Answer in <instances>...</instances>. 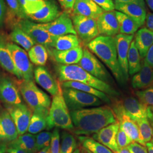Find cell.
<instances>
[{
  "mask_svg": "<svg viewBox=\"0 0 153 153\" xmlns=\"http://www.w3.org/2000/svg\"><path fill=\"white\" fill-rule=\"evenodd\" d=\"M74 126L72 131L88 136L117 122L114 112L108 105H102L70 111Z\"/></svg>",
  "mask_w": 153,
  "mask_h": 153,
  "instance_id": "6da1fadb",
  "label": "cell"
},
{
  "mask_svg": "<svg viewBox=\"0 0 153 153\" xmlns=\"http://www.w3.org/2000/svg\"><path fill=\"white\" fill-rule=\"evenodd\" d=\"M86 46L104 62L119 82L125 81L118 62L115 37L99 35Z\"/></svg>",
  "mask_w": 153,
  "mask_h": 153,
  "instance_id": "7a4b0ae2",
  "label": "cell"
},
{
  "mask_svg": "<svg viewBox=\"0 0 153 153\" xmlns=\"http://www.w3.org/2000/svg\"><path fill=\"white\" fill-rule=\"evenodd\" d=\"M58 79L60 83L65 81L81 82L95 88L109 95H117V93L109 84L91 75L77 64L61 65L56 67Z\"/></svg>",
  "mask_w": 153,
  "mask_h": 153,
  "instance_id": "3957f363",
  "label": "cell"
},
{
  "mask_svg": "<svg viewBox=\"0 0 153 153\" xmlns=\"http://www.w3.org/2000/svg\"><path fill=\"white\" fill-rule=\"evenodd\" d=\"M17 86L22 97L33 112L48 116L51 100L47 93L39 88L33 81L21 79Z\"/></svg>",
  "mask_w": 153,
  "mask_h": 153,
  "instance_id": "277c9868",
  "label": "cell"
},
{
  "mask_svg": "<svg viewBox=\"0 0 153 153\" xmlns=\"http://www.w3.org/2000/svg\"><path fill=\"white\" fill-rule=\"evenodd\" d=\"M47 121V129L48 130L56 128L72 131L74 129L70 111L62 95V88L59 93L53 97Z\"/></svg>",
  "mask_w": 153,
  "mask_h": 153,
  "instance_id": "5b68a950",
  "label": "cell"
},
{
  "mask_svg": "<svg viewBox=\"0 0 153 153\" xmlns=\"http://www.w3.org/2000/svg\"><path fill=\"white\" fill-rule=\"evenodd\" d=\"M62 92L69 111L98 107L103 103L93 95L73 88H62Z\"/></svg>",
  "mask_w": 153,
  "mask_h": 153,
  "instance_id": "8992f818",
  "label": "cell"
},
{
  "mask_svg": "<svg viewBox=\"0 0 153 153\" xmlns=\"http://www.w3.org/2000/svg\"><path fill=\"white\" fill-rule=\"evenodd\" d=\"M7 48L19 76V80L33 81V67L26 51L16 44L9 42Z\"/></svg>",
  "mask_w": 153,
  "mask_h": 153,
  "instance_id": "52a82bcc",
  "label": "cell"
},
{
  "mask_svg": "<svg viewBox=\"0 0 153 153\" xmlns=\"http://www.w3.org/2000/svg\"><path fill=\"white\" fill-rule=\"evenodd\" d=\"M71 18L76 36L83 44L87 45L93 39L99 36L95 19L73 14Z\"/></svg>",
  "mask_w": 153,
  "mask_h": 153,
  "instance_id": "ba28073f",
  "label": "cell"
},
{
  "mask_svg": "<svg viewBox=\"0 0 153 153\" xmlns=\"http://www.w3.org/2000/svg\"><path fill=\"white\" fill-rule=\"evenodd\" d=\"M16 25L26 33L36 44L42 45L47 49L52 47L56 36L48 33L39 23L24 19L20 20Z\"/></svg>",
  "mask_w": 153,
  "mask_h": 153,
  "instance_id": "9c48e42d",
  "label": "cell"
},
{
  "mask_svg": "<svg viewBox=\"0 0 153 153\" xmlns=\"http://www.w3.org/2000/svg\"><path fill=\"white\" fill-rule=\"evenodd\" d=\"M78 64L91 75L103 82L108 83L112 81V77L105 66L88 48H83V56Z\"/></svg>",
  "mask_w": 153,
  "mask_h": 153,
  "instance_id": "30bf717a",
  "label": "cell"
},
{
  "mask_svg": "<svg viewBox=\"0 0 153 153\" xmlns=\"http://www.w3.org/2000/svg\"><path fill=\"white\" fill-rule=\"evenodd\" d=\"M112 109L121 129L131 138L133 141L146 146V144L141 139L137 123L126 113L122 104L117 103Z\"/></svg>",
  "mask_w": 153,
  "mask_h": 153,
  "instance_id": "8fae6325",
  "label": "cell"
},
{
  "mask_svg": "<svg viewBox=\"0 0 153 153\" xmlns=\"http://www.w3.org/2000/svg\"><path fill=\"white\" fill-rule=\"evenodd\" d=\"M69 14L64 11L53 21L39 24L42 27L54 36H60L68 34L76 35Z\"/></svg>",
  "mask_w": 153,
  "mask_h": 153,
  "instance_id": "7c38bea8",
  "label": "cell"
},
{
  "mask_svg": "<svg viewBox=\"0 0 153 153\" xmlns=\"http://www.w3.org/2000/svg\"><path fill=\"white\" fill-rule=\"evenodd\" d=\"M7 111L11 116L19 136L26 133L30 124L33 111L24 103L8 106Z\"/></svg>",
  "mask_w": 153,
  "mask_h": 153,
  "instance_id": "4fadbf2b",
  "label": "cell"
},
{
  "mask_svg": "<svg viewBox=\"0 0 153 153\" xmlns=\"http://www.w3.org/2000/svg\"><path fill=\"white\" fill-rule=\"evenodd\" d=\"M0 99L8 106L22 103L21 94L16 83L9 76L0 74Z\"/></svg>",
  "mask_w": 153,
  "mask_h": 153,
  "instance_id": "5bb4252c",
  "label": "cell"
},
{
  "mask_svg": "<svg viewBox=\"0 0 153 153\" xmlns=\"http://www.w3.org/2000/svg\"><path fill=\"white\" fill-rule=\"evenodd\" d=\"M114 37L116 44L118 62L124 80L126 81L129 78L128 64V51L131 42L133 40L134 35L119 33Z\"/></svg>",
  "mask_w": 153,
  "mask_h": 153,
  "instance_id": "9a60e30c",
  "label": "cell"
},
{
  "mask_svg": "<svg viewBox=\"0 0 153 153\" xmlns=\"http://www.w3.org/2000/svg\"><path fill=\"white\" fill-rule=\"evenodd\" d=\"M99 35L114 37L119 33L115 11H104L96 20Z\"/></svg>",
  "mask_w": 153,
  "mask_h": 153,
  "instance_id": "2e32d148",
  "label": "cell"
},
{
  "mask_svg": "<svg viewBox=\"0 0 153 153\" xmlns=\"http://www.w3.org/2000/svg\"><path fill=\"white\" fill-rule=\"evenodd\" d=\"M34 78L38 85L53 97L61 89L60 83L44 66H38L34 69Z\"/></svg>",
  "mask_w": 153,
  "mask_h": 153,
  "instance_id": "e0dca14e",
  "label": "cell"
},
{
  "mask_svg": "<svg viewBox=\"0 0 153 153\" xmlns=\"http://www.w3.org/2000/svg\"><path fill=\"white\" fill-rule=\"evenodd\" d=\"M61 11L54 0H45L44 5L38 11L27 16L38 23H47L52 22L60 16Z\"/></svg>",
  "mask_w": 153,
  "mask_h": 153,
  "instance_id": "ac0fdd59",
  "label": "cell"
},
{
  "mask_svg": "<svg viewBox=\"0 0 153 153\" xmlns=\"http://www.w3.org/2000/svg\"><path fill=\"white\" fill-rule=\"evenodd\" d=\"M119 129V124H111L101 129L93 136V138L108 148L114 153H116L119 148L116 142V136Z\"/></svg>",
  "mask_w": 153,
  "mask_h": 153,
  "instance_id": "d6986e66",
  "label": "cell"
},
{
  "mask_svg": "<svg viewBox=\"0 0 153 153\" xmlns=\"http://www.w3.org/2000/svg\"><path fill=\"white\" fill-rule=\"evenodd\" d=\"M48 51L53 59L61 65L78 64L83 53V48L81 45L66 51H57L52 48H48Z\"/></svg>",
  "mask_w": 153,
  "mask_h": 153,
  "instance_id": "ffe728a7",
  "label": "cell"
},
{
  "mask_svg": "<svg viewBox=\"0 0 153 153\" xmlns=\"http://www.w3.org/2000/svg\"><path fill=\"white\" fill-rule=\"evenodd\" d=\"M114 2L116 11L121 12L130 17L137 23L140 27L143 26L147 15L145 7L136 4H124L116 1Z\"/></svg>",
  "mask_w": 153,
  "mask_h": 153,
  "instance_id": "44dd1931",
  "label": "cell"
},
{
  "mask_svg": "<svg viewBox=\"0 0 153 153\" xmlns=\"http://www.w3.org/2000/svg\"><path fill=\"white\" fill-rule=\"evenodd\" d=\"M16 126L7 111L0 112V142H11L18 137Z\"/></svg>",
  "mask_w": 153,
  "mask_h": 153,
  "instance_id": "7402d4cb",
  "label": "cell"
},
{
  "mask_svg": "<svg viewBox=\"0 0 153 153\" xmlns=\"http://www.w3.org/2000/svg\"><path fill=\"white\" fill-rule=\"evenodd\" d=\"M103 12L104 11L91 0H76L72 14L97 20Z\"/></svg>",
  "mask_w": 153,
  "mask_h": 153,
  "instance_id": "603a6c76",
  "label": "cell"
},
{
  "mask_svg": "<svg viewBox=\"0 0 153 153\" xmlns=\"http://www.w3.org/2000/svg\"><path fill=\"white\" fill-rule=\"evenodd\" d=\"M121 104L126 113L135 121L147 117L149 106L137 99L133 97L126 98Z\"/></svg>",
  "mask_w": 153,
  "mask_h": 153,
  "instance_id": "cb8c5ba5",
  "label": "cell"
},
{
  "mask_svg": "<svg viewBox=\"0 0 153 153\" xmlns=\"http://www.w3.org/2000/svg\"><path fill=\"white\" fill-rule=\"evenodd\" d=\"M131 85L134 89H146L153 85V68L144 60L142 62L141 69L134 74L131 79Z\"/></svg>",
  "mask_w": 153,
  "mask_h": 153,
  "instance_id": "d4e9b609",
  "label": "cell"
},
{
  "mask_svg": "<svg viewBox=\"0 0 153 153\" xmlns=\"http://www.w3.org/2000/svg\"><path fill=\"white\" fill-rule=\"evenodd\" d=\"M9 43L5 35L0 33V66L11 74L19 79V76L14 65L11 56L7 48Z\"/></svg>",
  "mask_w": 153,
  "mask_h": 153,
  "instance_id": "484cf974",
  "label": "cell"
},
{
  "mask_svg": "<svg viewBox=\"0 0 153 153\" xmlns=\"http://www.w3.org/2000/svg\"><path fill=\"white\" fill-rule=\"evenodd\" d=\"M134 43L141 58L145 59L148 51L153 44V32L146 27L138 30L136 33Z\"/></svg>",
  "mask_w": 153,
  "mask_h": 153,
  "instance_id": "4316f807",
  "label": "cell"
},
{
  "mask_svg": "<svg viewBox=\"0 0 153 153\" xmlns=\"http://www.w3.org/2000/svg\"><path fill=\"white\" fill-rule=\"evenodd\" d=\"M60 85L61 88H73L74 89H76L82 91L83 92L93 95L94 96L100 99L103 102H105L107 103H110V99L106 94L81 82L65 81L61 82L60 83Z\"/></svg>",
  "mask_w": 153,
  "mask_h": 153,
  "instance_id": "83f0119b",
  "label": "cell"
},
{
  "mask_svg": "<svg viewBox=\"0 0 153 153\" xmlns=\"http://www.w3.org/2000/svg\"><path fill=\"white\" fill-rule=\"evenodd\" d=\"M80 45V40L76 35L68 34L56 36L52 48L57 51H66L76 48Z\"/></svg>",
  "mask_w": 153,
  "mask_h": 153,
  "instance_id": "f1b7e54d",
  "label": "cell"
},
{
  "mask_svg": "<svg viewBox=\"0 0 153 153\" xmlns=\"http://www.w3.org/2000/svg\"><path fill=\"white\" fill-rule=\"evenodd\" d=\"M9 38L13 42L19 45L26 51H28L33 45L36 44L17 25L13 26L12 31L9 35Z\"/></svg>",
  "mask_w": 153,
  "mask_h": 153,
  "instance_id": "f546056e",
  "label": "cell"
},
{
  "mask_svg": "<svg viewBox=\"0 0 153 153\" xmlns=\"http://www.w3.org/2000/svg\"><path fill=\"white\" fill-rule=\"evenodd\" d=\"M36 136L31 133H25L18 136L14 141L10 142L9 146L20 148L29 153H36Z\"/></svg>",
  "mask_w": 153,
  "mask_h": 153,
  "instance_id": "4dcf8cb0",
  "label": "cell"
},
{
  "mask_svg": "<svg viewBox=\"0 0 153 153\" xmlns=\"http://www.w3.org/2000/svg\"><path fill=\"white\" fill-rule=\"evenodd\" d=\"M115 11L119 23L120 33L134 35L140 28L137 23L124 13L116 10Z\"/></svg>",
  "mask_w": 153,
  "mask_h": 153,
  "instance_id": "1f68e13d",
  "label": "cell"
},
{
  "mask_svg": "<svg viewBox=\"0 0 153 153\" xmlns=\"http://www.w3.org/2000/svg\"><path fill=\"white\" fill-rule=\"evenodd\" d=\"M6 1L8 9L6 11L5 20L9 25L13 27L20 20L27 19L22 13L18 0H6Z\"/></svg>",
  "mask_w": 153,
  "mask_h": 153,
  "instance_id": "d6a6232c",
  "label": "cell"
},
{
  "mask_svg": "<svg viewBox=\"0 0 153 153\" xmlns=\"http://www.w3.org/2000/svg\"><path fill=\"white\" fill-rule=\"evenodd\" d=\"M128 64L129 75L133 76L141 69V56L135 45L134 40L131 42L128 55Z\"/></svg>",
  "mask_w": 153,
  "mask_h": 153,
  "instance_id": "836d02e7",
  "label": "cell"
},
{
  "mask_svg": "<svg viewBox=\"0 0 153 153\" xmlns=\"http://www.w3.org/2000/svg\"><path fill=\"white\" fill-rule=\"evenodd\" d=\"M28 56L31 62L38 66L45 65L48 58L47 49L42 45L35 44L28 51Z\"/></svg>",
  "mask_w": 153,
  "mask_h": 153,
  "instance_id": "e575fe53",
  "label": "cell"
},
{
  "mask_svg": "<svg viewBox=\"0 0 153 153\" xmlns=\"http://www.w3.org/2000/svg\"><path fill=\"white\" fill-rule=\"evenodd\" d=\"M78 139L82 147L88 149L91 153H114L108 148L95 140L93 138L85 136H79Z\"/></svg>",
  "mask_w": 153,
  "mask_h": 153,
  "instance_id": "d590c367",
  "label": "cell"
},
{
  "mask_svg": "<svg viewBox=\"0 0 153 153\" xmlns=\"http://www.w3.org/2000/svg\"><path fill=\"white\" fill-rule=\"evenodd\" d=\"M47 116L42 114L33 112L28 128V132L33 134H36L47 129Z\"/></svg>",
  "mask_w": 153,
  "mask_h": 153,
  "instance_id": "8d00e7d4",
  "label": "cell"
},
{
  "mask_svg": "<svg viewBox=\"0 0 153 153\" xmlns=\"http://www.w3.org/2000/svg\"><path fill=\"white\" fill-rule=\"evenodd\" d=\"M60 153H73L76 149L77 143L75 138L67 131L61 134Z\"/></svg>",
  "mask_w": 153,
  "mask_h": 153,
  "instance_id": "74e56055",
  "label": "cell"
},
{
  "mask_svg": "<svg viewBox=\"0 0 153 153\" xmlns=\"http://www.w3.org/2000/svg\"><path fill=\"white\" fill-rule=\"evenodd\" d=\"M23 14L27 19L29 15L38 11L43 7L45 0H18Z\"/></svg>",
  "mask_w": 153,
  "mask_h": 153,
  "instance_id": "f35d334b",
  "label": "cell"
},
{
  "mask_svg": "<svg viewBox=\"0 0 153 153\" xmlns=\"http://www.w3.org/2000/svg\"><path fill=\"white\" fill-rule=\"evenodd\" d=\"M143 142L145 144L150 142L152 139L153 129L147 117H144L136 121Z\"/></svg>",
  "mask_w": 153,
  "mask_h": 153,
  "instance_id": "ab89813d",
  "label": "cell"
},
{
  "mask_svg": "<svg viewBox=\"0 0 153 153\" xmlns=\"http://www.w3.org/2000/svg\"><path fill=\"white\" fill-rule=\"evenodd\" d=\"M52 133L49 131H42L36 135V149L39 152L50 146Z\"/></svg>",
  "mask_w": 153,
  "mask_h": 153,
  "instance_id": "60d3db41",
  "label": "cell"
},
{
  "mask_svg": "<svg viewBox=\"0 0 153 153\" xmlns=\"http://www.w3.org/2000/svg\"><path fill=\"white\" fill-rule=\"evenodd\" d=\"M136 94L142 103L153 107V85L146 89L137 91Z\"/></svg>",
  "mask_w": 153,
  "mask_h": 153,
  "instance_id": "b9f144b4",
  "label": "cell"
},
{
  "mask_svg": "<svg viewBox=\"0 0 153 153\" xmlns=\"http://www.w3.org/2000/svg\"><path fill=\"white\" fill-rule=\"evenodd\" d=\"M50 153H60V134L59 128H55L52 133L50 143Z\"/></svg>",
  "mask_w": 153,
  "mask_h": 153,
  "instance_id": "7bdbcfd3",
  "label": "cell"
},
{
  "mask_svg": "<svg viewBox=\"0 0 153 153\" xmlns=\"http://www.w3.org/2000/svg\"><path fill=\"white\" fill-rule=\"evenodd\" d=\"M116 142L119 149L126 148L131 142H133L131 138L129 137L123 129L119 127L116 136Z\"/></svg>",
  "mask_w": 153,
  "mask_h": 153,
  "instance_id": "ee69618b",
  "label": "cell"
},
{
  "mask_svg": "<svg viewBox=\"0 0 153 153\" xmlns=\"http://www.w3.org/2000/svg\"><path fill=\"white\" fill-rule=\"evenodd\" d=\"M104 11L115 10V4L113 0H91Z\"/></svg>",
  "mask_w": 153,
  "mask_h": 153,
  "instance_id": "f6af8a7d",
  "label": "cell"
},
{
  "mask_svg": "<svg viewBox=\"0 0 153 153\" xmlns=\"http://www.w3.org/2000/svg\"><path fill=\"white\" fill-rule=\"evenodd\" d=\"M126 148L130 153H148L146 146L136 142H131Z\"/></svg>",
  "mask_w": 153,
  "mask_h": 153,
  "instance_id": "bcb514c9",
  "label": "cell"
},
{
  "mask_svg": "<svg viewBox=\"0 0 153 153\" xmlns=\"http://www.w3.org/2000/svg\"><path fill=\"white\" fill-rule=\"evenodd\" d=\"M64 11L70 13L72 12L76 0H57Z\"/></svg>",
  "mask_w": 153,
  "mask_h": 153,
  "instance_id": "7dc6e473",
  "label": "cell"
},
{
  "mask_svg": "<svg viewBox=\"0 0 153 153\" xmlns=\"http://www.w3.org/2000/svg\"><path fill=\"white\" fill-rule=\"evenodd\" d=\"M6 6L4 0H0V28L2 27L5 21Z\"/></svg>",
  "mask_w": 153,
  "mask_h": 153,
  "instance_id": "c3c4849f",
  "label": "cell"
},
{
  "mask_svg": "<svg viewBox=\"0 0 153 153\" xmlns=\"http://www.w3.org/2000/svg\"><path fill=\"white\" fill-rule=\"evenodd\" d=\"M144 61L147 64L153 68V44L149 48L146 55Z\"/></svg>",
  "mask_w": 153,
  "mask_h": 153,
  "instance_id": "681fc988",
  "label": "cell"
},
{
  "mask_svg": "<svg viewBox=\"0 0 153 153\" xmlns=\"http://www.w3.org/2000/svg\"><path fill=\"white\" fill-rule=\"evenodd\" d=\"M113 1L121 2V3H124V4H136L146 7V5H145L146 2L145 0H113Z\"/></svg>",
  "mask_w": 153,
  "mask_h": 153,
  "instance_id": "f907efd6",
  "label": "cell"
},
{
  "mask_svg": "<svg viewBox=\"0 0 153 153\" xmlns=\"http://www.w3.org/2000/svg\"><path fill=\"white\" fill-rule=\"evenodd\" d=\"M145 23L146 28L153 32V13H148L146 17Z\"/></svg>",
  "mask_w": 153,
  "mask_h": 153,
  "instance_id": "816d5d0a",
  "label": "cell"
},
{
  "mask_svg": "<svg viewBox=\"0 0 153 153\" xmlns=\"http://www.w3.org/2000/svg\"><path fill=\"white\" fill-rule=\"evenodd\" d=\"M7 152L8 153H29L21 149L20 148L8 146L7 149Z\"/></svg>",
  "mask_w": 153,
  "mask_h": 153,
  "instance_id": "f5cc1de1",
  "label": "cell"
},
{
  "mask_svg": "<svg viewBox=\"0 0 153 153\" xmlns=\"http://www.w3.org/2000/svg\"><path fill=\"white\" fill-rule=\"evenodd\" d=\"M7 146L4 142H0V153H5L7 151Z\"/></svg>",
  "mask_w": 153,
  "mask_h": 153,
  "instance_id": "db71d44e",
  "label": "cell"
},
{
  "mask_svg": "<svg viewBox=\"0 0 153 153\" xmlns=\"http://www.w3.org/2000/svg\"><path fill=\"white\" fill-rule=\"evenodd\" d=\"M146 147L147 148L148 153H153V144L152 142L146 143Z\"/></svg>",
  "mask_w": 153,
  "mask_h": 153,
  "instance_id": "11a10c76",
  "label": "cell"
},
{
  "mask_svg": "<svg viewBox=\"0 0 153 153\" xmlns=\"http://www.w3.org/2000/svg\"><path fill=\"white\" fill-rule=\"evenodd\" d=\"M149 8L153 11V0H145Z\"/></svg>",
  "mask_w": 153,
  "mask_h": 153,
  "instance_id": "9f6ffc18",
  "label": "cell"
},
{
  "mask_svg": "<svg viewBox=\"0 0 153 153\" xmlns=\"http://www.w3.org/2000/svg\"><path fill=\"white\" fill-rule=\"evenodd\" d=\"M38 153H50V146L44 148L39 151Z\"/></svg>",
  "mask_w": 153,
  "mask_h": 153,
  "instance_id": "6f0895ef",
  "label": "cell"
},
{
  "mask_svg": "<svg viewBox=\"0 0 153 153\" xmlns=\"http://www.w3.org/2000/svg\"><path fill=\"white\" fill-rule=\"evenodd\" d=\"M116 153H130L129 152L128 150L126 148H123V149H119L118 152Z\"/></svg>",
  "mask_w": 153,
  "mask_h": 153,
  "instance_id": "680465c9",
  "label": "cell"
},
{
  "mask_svg": "<svg viewBox=\"0 0 153 153\" xmlns=\"http://www.w3.org/2000/svg\"><path fill=\"white\" fill-rule=\"evenodd\" d=\"M79 150H80L81 153H91L89 150H88V149H85V148H83L82 146L80 148Z\"/></svg>",
  "mask_w": 153,
  "mask_h": 153,
  "instance_id": "91938a15",
  "label": "cell"
},
{
  "mask_svg": "<svg viewBox=\"0 0 153 153\" xmlns=\"http://www.w3.org/2000/svg\"><path fill=\"white\" fill-rule=\"evenodd\" d=\"M73 153H81L79 149H76Z\"/></svg>",
  "mask_w": 153,
  "mask_h": 153,
  "instance_id": "94428289",
  "label": "cell"
},
{
  "mask_svg": "<svg viewBox=\"0 0 153 153\" xmlns=\"http://www.w3.org/2000/svg\"><path fill=\"white\" fill-rule=\"evenodd\" d=\"M152 142H153V136H152Z\"/></svg>",
  "mask_w": 153,
  "mask_h": 153,
  "instance_id": "6125c7cd",
  "label": "cell"
},
{
  "mask_svg": "<svg viewBox=\"0 0 153 153\" xmlns=\"http://www.w3.org/2000/svg\"><path fill=\"white\" fill-rule=\"evenodd\" d=\"M150 108H151V109L152 110V111H153V107H150Z\"/></svg>",
  "mask_w": 153,
  "mask_h": 153,
  "instance_id": "be15d7a7",
  "label": "cell"
},
{
  "mask_svg": "<svg viewBox=\"0 0 153 153\" xmlns=\"http://www.w3.org/2000/svg\"><path fill=\"white\" fill-rule=\"evenodd\" d=\"M152 143H153V142H152Z\"/></svg>",
  "mask_w": 153,
  "mask_h": 153,
  "instance_id": "e7e4bbea",
  "label": "cell"
}]
</instances>
